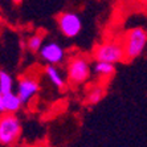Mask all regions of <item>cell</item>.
Returning a JSON list of instances; mask_svg holds the SVG:
<instances>
[{"label": "cell", "instance_id": "6da1fadb", "mask_svg": "<svg viewBox=\"0 0 147 147\" xmlns=\"http://www.w3.org/2000/svg\"><path fill=\"white\" fill-rule=\"evenodd\" d=\"M125 49L126 61H133L144 52L147 47V31L140 27H135L125 32L121 38Z\"/></svg>", "mask_w": 147, "mask_h": 147}, {"label": "cell", "instance_id": "7a4b0ae2", "mask_svg": "<svg viewBox=\"0 0 147 147\" xmlns=\"http://www.w3.org/2000/svg\"><path fill=\"white\" fill-rule=\"evenodd\" d=\"M93 58L96 61L110 62V64H119L125 62V49L121 40H107L98 44L93 49Z\"/></svg>", "mask_w": 147, "mask_h": 147}, {"label": "cell", "instance_id": "3957f363", "mask_svg": "<svg viewBox=\"0 0 147 147\" xmlns=\"http://www.w3.org/2000/svg\"><path fill=\"white\" fill-rule=\"evenodd\" d=\"M92 74L90 60L81 53L72 56L66 64V76L68 80L74 85H81L89 81Z\"/></svg>", "mask_w": 147, "mask_h": 147}, {"label": "cell", "instance_id": "277c9868", "mask_svg": "<svg viewBox=\"0 0 147 147\" xmlns=\"http://www.w3.org/2000/svg\"><path fill=\"white\" fill-rule=\"evenodd\" d=\"M21 122L15 113L0 114V144L12 146L21 135Z\"/></svg>", "mask_w": 147, "mask_h": 147}, {"label": "cell", "instance_id": "5b68a950", "mask_svg": "<svg viewBox=\"0 0 147 147\" xmlns=\"http://www.w3.org/2000/svg\"><path fill=\"white\" fill-rule=\"evenodd\" d=\"M57 27L62 36L68 38H74L81 33L84 25H82V19L78 13L72 12V11H65L58 15Z\"/></svg>", "mask_w": 147, "mask_h": 147}, {"label": "cell", "instance_id": "8992f818", "mask_svg": "<svg viewBox=\"0 0 147 147\" xmlns=\"http://www.w3.org/2000/svg\"><path fill=\"white\" fill-rule=\"evenodd\" d=\"M38 56L49 65H60L65 60V49L57 41H47L38 51Z\"/></svg>", "mask_w": 147, "mask_h": 147}, {"label": "cell", "instance_id": "52a82bcc", "mask_svg": "<svg viewBox=\"0 0 147 147\" xmlns=\"http://www.w3.org/2000/svg\"><path fill=\"white\" fill-rule=\"evenodd\" d=\"M38 89H40V85H38V81L36 78H32V77H21L17 82L16 86V93L19 98L21 99L23 105L28 103L33 98L36 94H37Z\"/></svg>", "mask_w": 147, "mask_h": 147}, {"label": "cell", "instance_id": "ba28073f", "mask_svg": "<svg viewBox=\"0 0 147 147\" xmlns=\"http://www.w3.org/2000/svg\"><path fill=\"white\" fill-rule=\"evenodd\" d=\"M45 76L48 77V80L51 81V84L55 88H57L58 90H62L65 88V78L62 76L61 70L57 68V65H47L45 66Z\"/></svg>", "mask_w": 147, "mask_h": 147}, {"label": "cell", "instance_id": "9c48e42d", "mask_svg": "<svg viewBox=\"0 0 147 147\" xmlns=\"http://www.w3.org/2000/svg\"><path fill=\"white\" fill-rule=\"evenodd\" d=\"M23 106L21 99L19 98L17 93L11 92L4 94L3 97V113H16Z\"/></svg>", "mask_w": 147, "mask_h": 147}, {"label": "cell", "instance_id": "30bf717a", "mask_svg": "<svg viewBox=\"0 0 147 147\" xmlns=\"http://www.w3.org/2000/svg\"><path fill=\"white\" fill-rule=\"evenodd\" d=\"M94 72H96V74H98L101 78H110V77H113L114 73H115V64L96 61Z\"/></svg>", "mask_w": 147, "mask_h": 147}, {"label": "cell", "instance_id": "8fae6325", "mask_svg": "<svg viewBox=\"0 0 147 147\" xmlns=\"http://www.w3.org/2000/svg\"><path fill=\"white\" fill-rule=\"evenodd\" d=\"M106 94V90H105V85H94L92 89L89 90L88 96H86V101L89 105H97L103 99Z\"/></svg>", "mask_w": 147, "mask_h": 147}, {"label": "cell", "instance_id": "7c38bea8", "mask_svg": "<svg viewBox=\"0 0 147 147\" xmlns=\"http://www.w3.org/2000/svg\"><path fill=\"white\" fill-rule=\"evenodd\" d=\"M13 86L15 84L12 76L8 72H5V70H0V89H1V92L4 94L13 92Z\"/></svg>", "mask_w": 147, "mask_h": 147}, {"label": "cell", "instance_id": "4fadbf2b", "mask_svg": "<svg viewBox=\"0 0 147 147\" xmlns=\"http://www.w3.org/2000/svg\"><path fill=\"white\" fill-rule=\"evenodd\" d=\"M42 44H44V34L40 33V32L32 34L27 41L28 49H29L31 52H34V53L40 51L41 47H42Z\"/></svg>", "mask_w": 147, "mask_h": 147}, {"label": "cell", "instance_id": "5bb4252c", "mask_svg": "<svg viewBox=\"0 0 147 147\" xmlns=\"http://www.w3.org/2000/svg\"><path fill=\"white\" fill-rule=\"evenodd\" d=\"M3 97H4V93L0 89V113H3Z\"/></svg>", "mask_w": 147, "mask_h": 147}, {"label": "cell", "instance_id": "9a60e30c", "mask_svg": "<svg viewBox=\"0 0 147 147\" xmlns=\"http://www.w3.org/2000/svg\"><path fill=\"white\" fill-rule=\"evenodd\" d=\"M13 1V4H16V5H19V4L23 3V0H12Z\"/></svg>", "mask_w": 147, "mask_h": 147}, {"label": "cell", "instance_id": "2e32d148", "mask_svg": "<svg viewBox=\"0 0 147 147\" xmlns=\"http://www.w3.org/2000/svg\"><path fill=\"white\" fill-rule=\"evenodd\" d=\"M139 1H140L142 4H143L144 7H147V0H139Z\"/></svg>", "mask_w": 147, "mask_h": 147}]
</instances>
